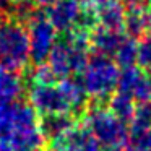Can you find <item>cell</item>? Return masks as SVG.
Returning <instances> with one entry per match:
<instances>
[{
    "label": "cell",
    "mask_w": 151,
    "mask_h": 151,
    "mask_svg": "<svg viewBox=\"0 0 151 151\" xmlns=\"http://www.w3.org/2000/svg\"><path fill=\"white\" fill-rule=\"evenodd\" d=\"M0 140L13 151H41L46 138L41 130V119L26 101H0Z\"/></svg>",
    "instance_id": "cell-1"
},
{
    "label": "cell",
    "mask_w": 151,
    "mask_h": 151,
    "mask_svg": "<svg viewBox=\"0 0 151 151\" xmlns=\"http://www.w3.org/2000/svg\"><path fill=\"white\" fill-rule=\"evenodd\" d=\"M89 36L91 31L75 29L67 34V37L57 41L49 59L46 60L47 68L57 81L80 75L83 72L89 60Z\"/></svg>",
    "instance_id": "cell-2"
},
{
    "label": "cell",
    "mask_w": 151,
    "mask_h": 151,
    "mask_svg": "<svg viewBox=\"0 0 151 151\" xmlns=\"http://www.w3.org/2000/svg\"><path fill=\"white\" fill-rule=\"evenodd\" d=\"M29 62L31 47L26 23L15 17L0 21V63L10 72L21 73Z\"/></svg>",
    "instance_id": "cell-3"
},
{
    "label": "cell",
    "mask_w": 151,
    "mask_h": 151,
    "mask_svg": "<svg viewBox=\"0 0 151 151\" xmlns=\"http://www.w3.org/2000/svg\"><path fill=\"white\" fill-rule=\"evenodd\" d=\"M80 76L88 98L94 101H104L117 91L120 67L112 57L94 54L89 57Z\"/></svg>",
    "instance_id": "cell-4"
},
{
    "label": "cell",
    "mask_w": 151,
    "mask_h": 151,
    "mask_svg": "<svg viewBox=\"0 0 151 151\" xmlns=\"http://www.w3.org/2000/svg\"><path fill=\"white\" fill-rule=\"evenodd\" d=\"M85 125L93 137L101 143V146H114L124 148L128 143V124L114 115L109 107L104 106H93L86 107L85 112Z\"/></svg>",
    "instance_id": "cell-5"
},
{
    "label": "cell",
    "mask_w": 151,
    "mask_h": 151,
    "mask_svg": "<svg viewBox=\"0 0 151 151\" xmlns=\"http://www.w3.org/2000/svg\"><path fill=\"white\" fill-rule=\"evenodd\" d=\"M26 26L29 34L31 62H34V65L46 63L57 44V29L54 28L46 13L36 10L28 18Z\"/></svg>",
    "instance_id": "cell-6"
},
{
    "label": "cell",
    "mask_w": 151,
    "mask_h": 151,
    "mask_svg": "<svg viewBox=\"0 0 151 151\" xmlns=\"http://www.w3.org/2000/svg\"><path fill=\"white\" fill-rule=\"evenodd\" d=\"M28 102L42 117L50 114H73L68 101L65 99L59 81L36 83L31 81L28 88Z\"/></svg>",
    "instance_id": "cell-7"
},
{
    "label": "cell",
    "mask_w": 151,
    "mask_h": 151,
    "mask_svg": "<svg viewBox=\"0 0 151 151\" xmlns=\"http://www.w3.org/2000/svg\"><path fill=\"white\" fill-rule=\"evenodd\" d=\"M117 91L127 94L135 102L151 101V76L141 67L133 65L120 70Z\"/></svg>",
    "instance_id": "cell-8"
},
{
    "label": "cell",
    "mask_w": 151,
    "mask_h": 151,
    "mask_svg": "<svg viewBox=\"0 0 151 151\" xmlns=\"http://www.w3.org/2000/svg\"><path fill=\"white\" fill-rule=\"evenodd\" d=\"M76 127L73 114H50L41 117V130L47 143H55Z\"/></svg>",
    "instance_id": "cell-9"
},
{
    "label": "cell",
    "mask_w": 151,
    "mask_h": 151,
    "mask_svg": "<svg viewBox=\"0 0 151 151\" xmlns=\"http://www.w3.org/2000/svg\"><path fill=\"white\" fill-rule=\"evenodd\" d=\"M124 37L125 34L122 31H112V29H106L102 26H96L91 31L89 44H91V49H94L96 54L114 57V54L117 52Z\"/></svg>",
    "instance_id": "cell-10"
},
{
    "label": "cell",
    "mask_w": 151,
    "mask_h": 151,
    "mask_svg": "<svg viewBox=\"0 0 151 151\" xmlns=\"http://www.w3.org/2000/svg\"><path fill=\"white\" fill-rule=\"evenodd\" d=\"M96 13V23L98 26H102L106 29L112 31H124V21H125V7L120 0L107 2L94 8Z\"/></svg>",
    "instance_id": "cell-11"
},
{
    "label": "cell",
    "mask_w": 151,
    "mask_h": 151,
    "mask_svg": "<svg viewBox=\"0 0 151 151\" xmlns=\"http://www.w3.org/2000/svg\"><path fill=\"white\" fill-rule=\"evenodd\" d=\"M124 31L133 39L151 34V10L148 7L125 10Z\"/></svg>",
    "instance_id": "cell-12"
},
{
    "label": "cell",
    "mask_w": 151,
    "mask_h": 151,
    "mask_svg": "<svg viewBox=\"0 0 151 151\" xmlns=\"http://www.w3.org/2000/svg\"><path fill=\"white\" fill-rule=\"evenodd\" d=\"M59 86L62 89L65 99L68 101L70 107H72V112L85 111L88 107L89 98H88V93H86L81 80H76L75 76L63 78V80H59Z\"/></svg>",
    "instance_id": "cell-13"
},
{
    "label": "cell",
    "mask_w": 151,
    "mask_h": 151,
    "mask_svg": "<svg viewBox=\"0 0 151 151\" xmlns=\"http://www.w3.org/2000/svg\"><path fill=\"white\" fill-rule=\"evenodd\" d=\"M24 83L20 73L5 70L0 78V101H17L23 94Z\"/></svg>",
    "instance_id": "cell-14"
},
{
    "label": "cell",
    "mask_w": 151,
    "mask_h": 151,
    "mask_svg": "<svg viewBox=\"0 0 151 151\" xmlns=\"http://www.w3.org/2000/svg\"><path fill=\"white\" fill-rule=\"evenodd\" d=\"M107 107H109V111L114 115H117L120 120H124L125 124H130L133 115H135V111H137V102L132 98H128L127 94H122V93L115 91L114 94L109 98Z\"/></svg>",
    "instance_id": "cell-15"
},
{
    "label": "cell",
    "mask_w": 151,
    "mask_h": 151,
    "mask_svg": "<svg viewBox=\"0 0 151 151\" xmlns=\"http://www.w3.org/2000/svg\"><path fill=\"white\" fill-rule=\"evenodd\" d=\"M137 49H138V42L133 37L125 34L122 44L119 46L117 52L114 54L112 59L117 62V65L120 68H127V67H133L137 65Z\"/></svg>",
    "instance_id": "cell-16"
},
{
    "label": "cell",
    "mask_w": 151,
    "mask_h": 151,
    "mask_svg": "<svg viewBox=\"0 0 151 151\" xmlns=\"http://www.w3.org/2000/svg\"><path fill=\"white\" fill-rule=\"evenodd\" d=\"M151 128V101L148 102H138L135 115L132 122L128 124V132L130 133H138Z\"/></svg>",
    "instance_id": "cell-17"
},
{
    "label": "cell",
    "mask_w": 151,
    "mask_h": 151,
    "mask_svg": "<svg viewBox=\"0 0 151 151\" xmlns=\"http://www.w3.org/2000/svg\"><path fill=\"white\" fill-rule=\"evenodd\" d=\"M137 65L143 70L151 68V34L140 37L137 49Z\"/></svg>",
    "instance_id": "cell-18"
},
{
    "label": "cell",
    "mask_w": 151,
    "mask_h": 151,
    "mask_svg": "<svg viewBox=\"0 0 151 151\" xmlns=\"http://www.w3.org/2000/svg\"><path fill=\"white\" fill-rule=\"evenodd\" d=\"M122 4H124L125 10L128 8H145L148 7V0H120Z\"/></svg>",
    "instance_id": "cell-19"
},
{
    "label": "cell",
    "mask_w": 151,
    "mask_h": 151,
    "mask_svg": "<svg viewBox=\"0 0 151 151\" xmlns=\"http://www.w3.org/2000/svg\"><path fill=\"white\" fill-rule=\"evenodd\" d=\"M55 2H59V0H33V4L36 5V7H42V8L52 7Z\"/></svg>",
    "instance_id": "cell-20"
},
{
    "label": "cell",
    "mask_w": 151,
    "mask_h": 151,
    "mask_svg": "<svg viewBox=\"0 0 151 151\" xmlns=\"http://www.w3.org/2000/svg\"><path fill=\"white\" fill-rule=\"evenodd\" d=\"M0 151H13V148H12L10 145L7 143V141L0 140Z\"/></svg>",
    "instance_id": "cell-21"
},
{
    "label": "cell",
    "mask_w": 151,
    "mask_h": 151,
    "mask_svg": "<svg viewBox=\"0 0 151 151\" xmlns=\"http://www.w3.org/2000/svg\"><path fill=\"white\" fill-rule=\"evenodd\" d=\"M101 151H122V148H114V146H102Z\"/></svg>",
    "instance_id": "cell-22"
},
{
    "label": "cell",
    "mask_w": 151,
    "mask_h": 151,
    "mask_svg": "<svg viewBox=\"0 0 151 151\" xmlns=\"http://www.w3.org/2000/svg\"><path fill=\"white\" fill-rule=\"evenodd\" d=\"M24 2H31V0H12V4H24Z\"/></svg>",
    "instance_id": "cell-23"
},
{
    "label": "cell",
    "mask_w": 151,
    "mask_h": 151,
    "mask_svg": "<svg viewBox=\"0 0 151 151\" xmlns=\"http://www.w3.org/2000/svg\"><path fill=\"white\" fill-rule=\"evenodd\" d=\"M5 70H7V68H5V67L2 65V63H0V78H2V75L5 73Z\"/></svg>",
    "instance_id": "cell-24"
},
{
    "label": "cell",
    "mask_w": 151,
    "mask_h": 151,
    "mask_svg": "<svg viewBox=\"0 0 151 151\" xmlns=\"http://www.w3.org/2000/svg\"><path fill=\"white\" fill-rule=\"evenodd\" d=\"M148 8L151 10V0H148Z\"/></svg>",
    "instance_id": "cell-25"
},
{
    "label": "cell",
    "mask_w": 151,
    "mask_h": 151,
    "mask_svg": "<svg viewBox=\"0 0 151 151\" xmlns=\"http://www.w3.org/2000/svg\"><path fill=\"white\" fill-rule=\"evenodd\" d=\"M0 21H2V8H0Z\"/></svg>",
    "instance_id": "cell-26"
},
{
    "label": "cell",
    "mask_w": 151,
    "mask_h": 151,
    "mask_svg": "<svg viewBox=\"0 0 151 151\" xmlns=\"http://www.w3.org/2000/svg\"><path fill=\"white\" fill-rule=\"evenodd\" d=\"M65 151H72V150H65Z\"/></svg>",
    "instance_id": "cell-27"
},
{
    "label": "cell",
    "mask_w": 151,
    "mask_h": 151,
    "mask_svg": "<svg viewBox=\"0 0 151 151\" xmlns=\"http://www.w3.org/2000/svg\"><path fill=\"white\" fill-rule=\"evenodd\" d=\"M41 151H44V150H41Z\"/></svg>",
    "instance_id": "cell-28"
}]
</instances>
